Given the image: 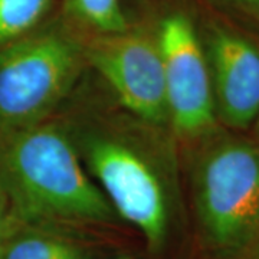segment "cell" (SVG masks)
I'll use <instances>...</instances> for the list:
<instances>
[{
    "label": "cell",
    "mask_w": 259,
    "mask_h": 259,
    "mask_svg": "<svg viewBox=\"0 0 259 259\" xmlns=\"http://www.w3.org/2000/svg\"><path fill=\"white\" fill-rule=\"evenodd\" d=\"M141 20L161 59L171 136L177 144L207 139L219 121L203 37L193 16L173 0H157Z\"/></svg>",
    "instance_id": "5"
},
{
    "label": "cell",
    "mask_w": 259,
    "mask_h": 259,
    "mask_svg": "<svg viewBox=\"0 0 259 259\" xmlns=\"http://www.w3.org/2000/svg\"><path fill=\"white\" fill-rule=\"evenodd\" d=\"M13 223H15V219L10 212L9 203L6 200L5 194L0 192V241L3 239V236L12 228Z\"/></svg>",
    "instance_id": "11"
},
{
    "label": "cell",
    "mask_w": 259,
    "mask_h": 259,
    "mask_svg": "<svg viewBox=\"0 0 259 259\" xmlns=\"http://www.w3.org/2000/svg\"><path fill=\"white\" fill-rule=\"evenodd\" d=\"M58 13L82 36L120 33L134 22L125 0H59Z\"/></svg>",
    "instance_id": "9"
},
{
    "label": "cell",
    "mask_w": 259,
    "mask_h": 259,
    "mask_svg": "<svg viewBox=\"0 0 259 259\" xmlns=\"http://www.w3.org/2000/svg\"><path fill=\"white\" fill-rule=\"evenodd\" d=\"M88 175L150 250L166 243L177 190V143L168 130L79 88L59 112Z\"/></svg>",
    "instance_id": "1"
},
{
    "label": "cell",
    "mask_w": 259,
    "mask_h": 259,
    "mask_svg": "<svg viewBox=\"0 0 259 259\" xmlns=\"http://www.w3.org/2000/svg\"><path fill=\"white\" fill-rule=\"evenodd\" d=\"M218 121L246 130L259 115V47L214 23L203 36Z\"/></svg>",
    "instance_id": "7"
},
{
    "label": "cell",
    "mask_w": 259,
    "mask_h": 259,
    "mask_svg": "<svg viewBox=\"0 0 259 259\" xmlns=\"http://www.w3.org/2000/svg\"><path fill=\"white\" fill-rule=\"evenodd\" d=\"M82 45L88 72L97 75L115 105L137 120L170 131L161 59L143 20L134 19L120 33L82 36Z\"/></svg>",
    "instance_id": "6"
},
{
    "label": "cell",
    "mask_w": 259,
    "mask_h": 259,
    "mask_svg": "<svg viewBox=\"0 0 259 259\" xmlns=\"http://www.w3.org/2000/svg\"><path fill=\"white\" fill-rule=\"evenodd\" d=\"M0 192L19 223L105 225L118 219L85 170L59 114L0 134Z\"/></svg>",
    "instance_id": "2"
},
{
    "label": "cell",
    "mask_w": 259,
    "mask_h": 259,
    "mask_svg": "<svg viewBox=\"0 0 259 259\" xmlns=\"http://www.w3.org/2000/svg\"><path fill=\"white\" fill-rule=\"evenodd\" d=\"M256 133H258V140H256V141L259 143V115L258 118H256Z\"/></svg>",
    "instance_id": "13"
},
{
    "label": "cell",
    "mask_w": 259,
    "mask_h": 259,
    "mask_svg": "<svg viewBox=\"0 0 259 259\" xmlns=\"http://www.w3.org/2000/svg\"><path fill=\"white\" fill-rule=\"evenodd\" d=\"M88 72L82 36L56 12L0 51V134L58 115Z\"/></svg>",
    "instance_id": "3"
},
{
    "label": "cell",
    "mask_w": 259,
    "mask_h": 259,
    "mask_svg": "<svg viewBox=\"0 0 259 259\" xmlns=\"http://www.w3.org/2000/svg\"><path fill=\"white\" fill-rule=\"evenodd\" d=\"M118 259H133V258H130V256H122V258H118Z\"/></svg>",
    "instance_id": "14"
},
{
    "label": "cell",
    "mask_w": 259,
    "mask_h": 259,
    "mask_svg": "<svg viewBox=\"0 0 259 259\" xmlns=\"http://www.w3.org/2000/svg\"><path fill=\"white\" fill-rule=\"evenodd\" d=\"M225 2L231 3V5L239 8V9L259 15V0H225Z\"/></svg>",
    "instance_id": "12"
},
{
    "label": "cell",
    "mask_w": 259,
    "mask_h": 259,
    "mask_svg": "<svg viewBox=\"0 0 259 259\" xmlns=\"http://www.w3.org/2000/svg\"><path fill=\"white\" fill-rule=\"evenodd\" d=\"M0 259H93L90 250L65 236L15 221L0 241Z\"/></svg>",
    "instance_id": "8"
},
{
    "label": "cell",
    "mask_w": 259,
    "mask_h": 259,
    "mask_svg": "<svg viewBox=\"0 0 259 259\" xmlns=\"http://www.w3.org/2000/svg\"><path fill=\"white\" fill-rule=\"evenodd\" d=\"M58 8L59 0H0V51L45 25Z\"/></svg>",
    "instance_id": "10"
},
{
    "label": "cell",
    "mask_w": 259,
    "mask_h": 259,
    "mask_svg": "<svg viewBox=\"0 0 259 259\" xmlns=\"http://www.w3.org/2000/svg\"><path fill=\"white\" fill-rule=\"evenodd\" d=\"M196 144L192 190L202 235L214 252L239 255L259 235V143L214 133Z\"/></svg>",
    "instance_id": "4"
}]
</instances>
